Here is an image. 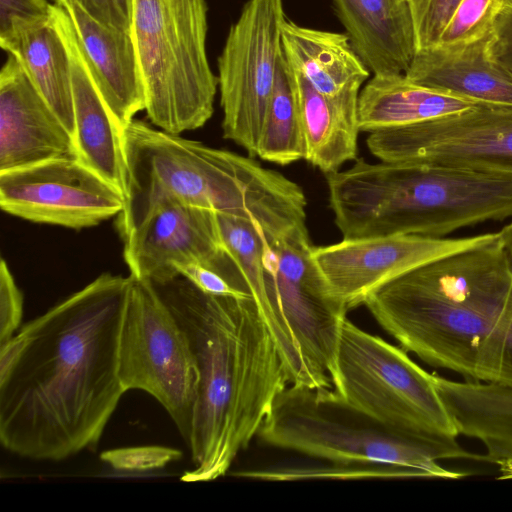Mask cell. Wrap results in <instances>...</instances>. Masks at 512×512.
I'll return each mask as SVG.
<instances>
[{
  "mask_svg": "<svg viewBox=\"0 0 512 512\" xmlns=\"http://www.w3.org/2000/svg\"><path fill=\"white\" fill-rule=\"evenodd\" d=\"M363 305L427 364L468 381L512 386V262L499 231L393 279Z\"/></svg>",
  "mask_w": 512,
  "mask_h": 512,
  "instance_id": "obj_2",
  "label": "cell"
},
{
  "mask_svg": "<svg viewBox=\"0 0 512 512\" xmlns=\"http://www.w3.org/2000/svg\"><path fill=\"white\" fill-rule=\"evenodd\" d=\"M174 269L200 290L218 296L250 297L234 289L215 271L197 263H176Z\"/></svg>",
  "mask_w": 512,
  "mask_h": 512,
  "instance_id": "obj_33",
  "label": "cell"
},
{
  "mask_svg": "<svg viewBox=\"0 0 512 512\" xmlns=\"http://www.w3.org/2000/svg\"><path fill=\"white\" fill-rule=\"evenodd\" d=\"M490 34L418 50L405 76L420 86L476 102L512 104V77L489 56Z\"/></svg>",
  "mask_w": 512,
  "mask_h": 512,
  "instance_id": "obj_18",
  "label": "cell"
},
{
  "mask_svg": "<svg viewBox=\"0 0 512 512\" xmlns=\"http://www.w3.org/2000/svg\"><path fill=\"white\" fill-rule=\"evenodd\" d=\"M257 437L264 443L332 462H380L410 467L426 478L459 479L441 460L481 461L457 446L399 436L347 403L332 388L289 384L276 398Z\"/></svg>",
  "mask_w": 512,
  "mask_h": 512,
  "instance_id": "obj_6",
  "label": "cell"
},
{
  "mask_svg": "<svg viewBox=\"0 0 512 512\" xmlns=\"http://www.w3.org/2000/svg\"><path fill=\"white\" fill-rule=\"evenodd\" d=\"M462 0H407L417 51L436 46Z\"/></svg>",
  "mask_w": 512,
  "mask_h": 512,
  "instance_id": "obj_28",
  "label": "cell"
},
{
  "mask_svg": "<svg viewBox=\"0 0 512 512\" xmlns=\"http://www.w3.org/2000/svg\"><path fill=\"white\" fill-rule=\"evenodd\" d=\"M283 0H248L218 57L223 137L257 156L281 54Z\"/></svg>",
  "mask_w": 512,
  "mask_h": 512,
  "instance_id": "obj_10",
  "label": "cell"
},
{
  "mask_svg": "<svg viewBox=\"0 0 512 512\" xmlns=\"http://www.w3.org/2000/svg\"><path fill=\"white\" fill-rule=\"evenodd\" d=\"M205 0H132L131 33L145 88V111L179 135L212 117L218 78L210 68Z\"/></svg>",
  "mask_w": 512,
  "mask_h": 512,
  "instance_id": "obj_7",
  "label": "cell"
},
{
  "mask_svg": "<svg viewBox=\"0 0 512 512\" xmlns=\"http://www.w3.org/2000/svg\"><path fill=\"white\" fill-rule=\"evenodd\" d=\"M69 15L95 84L122 133L145 110V88L131 32L103 24L76 0H53Z\"/></svg>",
  "mask_w": 512,
  "mask_h": 512,
  "instance_id": "obj_16",
  "label": "cell"
},
{
  "mask_svg": "<svg viewBox=\"0 0 512 512\" xmlns=\"http://www.w3.org/2000/svg\"><path fill=\"white\" fill-rule=\"evenodd\" d=\"M99 22L131 32L132 0H76Z\"/></svg>",
  "mask_w": 512,
  "mask_h": 512,
  "instance_id": "obj_34",
  "label": "cell"
},
{
  "mask_svg": "<svg viewBox=\"0 0 512 512\" xmlns=\"http://www.w3.org/2000/svg\"><path fill=\"white\" fill-rule=\"evenodd\" d=\"M380 161L512 174V104L476 102L428 121L369 133Z\"/></svg>",
  "mask_w": 512,
  "mask_h": 512,
  "instance_id": "obj_11",
  "label": "cell"
},
{
  "mask_svg": "<svg viewBox=\"0 0 512 512\" xmlns=\"http://www.w3.org/2000/svg\"><path fill=\"white\" fill-rule=\"evenodd\" d=\"M475 103L415 84L405 74L373 75L359 93L358 128L371 133L408 126L466 110Z\"/></svg>",
  "mask_w": 512,
  "mask_h": 512,
  "instance_id": "obj_24",
  "label": "cell"
},
{
  "mask_svg": "<svg viewBox=\"0 0 512 512\" xmlns=\"http://www.w3.org/2000/svg\"><path fill=\"white\" fill-rule=\"evenodd\" d=\"M123 239L158 206L176 202L250 222L268 241L306 225L302 188L253 157L213 148L133 119L123 130Z\"/></svg>",
  "mask_w": 512,
  "mask_h": 512,
  "instance_id": "obj_4",
  "label": "cell"
},
{
  "mask_svg": "<svg viewBox=\"0 0 512 512\" xmlns=\"http://www.w3.org/2000/svg\"><path fill=\"white\" fill-rule=\"evenodd\" d=\"M235 476L263 480L283 481L314 478L360 479V478H414L425 477L416 469L380 462H332L320 465L282 467L273 469L246 470Z\"/></svg>",
  "mask_w": 512,
  "mask_h": 512,
  "instance_id": "obj_26",
  "label": "cell"
},
{
  "mask_svg": "<svg viewBox=\"0 0 512 512\" xmlns=\"http://www.w3.org/2000/svg\"><path fill=\"white\" fill-rule=\"evenodd\" d=\"M0 45L21 64L37 90L74 136L70 55L57 5L45 19L21 25L0 38Z\"/></svg>",
  "mask_w": 512,
  "mask_h": 512,
  "instance_id": "obj_22",
  "label": "cell"
},
{
  "mask_svg": "<svg viewBox=\"0 0 512 512\" xmlns=\"http://www.w3.org/2000/svg\"><path fill=\"white\" fill-rule=\"evenodd\" d=\"M499 235L500 240L507 250L512 262V218L510 222L499 231Z\"/></svg>",
  "mask_w": 512,
  "mask_h": 512,
  "instance_id": "obj_35",
  "label": "cell"
},
{
  "mask_svg": "<svg viewBox=\"0 0 512 512\" xmlns=\"http://www.w3.org/2000/svg\"><path fill=\"white\" fill-rule=\"evenodd\" d=\"M504 3L505 0H462L438 44L466 43L489 35Z\"/></svg>",
  "mask_w": 512,
  "mask_h": 512,
  "instance_id": "obj_27",
  "label": "cell"
},
{
  "mask_svg": "<svg viewBox=\"0 0 512 512\" xmlns=\"http://www.w3.org/2000/svg\"><path fill=\"white\" fill-rule=\"evenodd\" d=\"M343 238L420 235L512 218V174L357 158L325 175Z\"/></svg>",
  "mask_w": 512,
  "mask_h": 512,
  "instance_id": "obj_5",
  "label": "cell"
},
{
  "mask_svg": "<svg viewBox=\"0 0 512 512\" xmlns=\"http://www.w3.org/2000/svg\"><path fill=\"white\" fill-rule=\"evenodd\" d=\"M497 236L498 232L459 238L403 234L343 238L326 246L313 245L311 256L330 293L350 310L393 279Z\"/></svg>",
  "mask_w": 512,
  "mask_h": 512,
  "instance_id": "obj_13",
  "label": "cell"
},
{
  "mask_svg": "<svg viewBox=\"0 0 512 512\" xmlns=\"http://www.w3.org/2000/svg\"><path fill=\"white\" fill-rule=\"evenodd\" d=\"M353 48L372 75L405 74L416 52L404 0H330Z\"/></svg>",
  "mask_w": 512,
  "mask_h": 512,
  "instance_id": "obj_19",
  "label": "cell"
},
{
  "mask_svg": "<svg viewBox=\"0 0 512 512\" xmlns=\"http://www.w3.org/2000/svg\"><path fill=\"white\" fill-rule=\"evenodd\" d=\"M57 14L70 55L74 140L78 158L125 196L122 131L95 84L69 15L59 5Z\"/></svg>",
  "mask_w": 512,
  "mask_h": 512,
  "instance_id": "obj_17",
  "label": "cell"
},
{
  "mask_svg": "<svg viewBox=\"0 0 512 512\" xmlns=\"http://www.w3.org/2000/svg\"><path fill=\"white\" fill-rule=\"evenodd\" d=\"M130 276L119 337L121 383L126 392L153 396L188 444L198 382L189 339L155 286Z\"/></svg>",
  "mask_w": 512,
  "mask_h": 512,
  "instance_id": "obj_9",
  "label": "cell"
},
{
  "mask_svg": "<svg viewBox=\"0 0 512 512\" xmlns=\"http://www.w3.org/2000/svg\"><path fill=\"white\" fill-rule=\"evenodd\" d=\"M281 48L287 64L329 98L359 94L371 73L345 33L301 26L286 18Z\"/></svg>",
  "mask_w": 512,
  "mask_h": 512,
  "instance_id": "obj_21",
  "label": "cell"
},
{
  "mask_svg": "<svg viewBox=\"0 0 512 512\" xmlns=\"http://www.w3.org/2000/svg\"><path fill=\"white\" fill-rule=\"evenodd\" d=\"M23 316V294L7 262L0 263V347L14 337Z\"/></svg>",
  "mask_w": 512,
  "mask_h": 512,
  "instance_id": "obj_30",
  "label": "cell"
},
{
  "mask_svg": "<svg viewBox=\"0 0 512 512\" xmlns=\"http://www.w3.org/2000/svg\"><path fill=\"white\" fill-rule=\"evenodd\" d=\"M488 52L491 59L512 77V0H505L496 18Z\"/></svg>",
  "mask_w": 512,
  "mask_h": 512,
  "instance_id": "obj_32",
  "label": "cell"
},
{
  "mask_svg": "<svg viewBox=\"0 0 512 512\" xmlns=\"http://www.w3.org/2000/svg\"><path fill=\"white\" fill-rule=\"evenodd\" d=\"M434 376L458 434L484 445L483 461L512 458V386Z\"/></svg>",
  "mask_w": 512,
  "mask_h": 512,
  "instance_id": "obj_23",
  "label": "cell"
},
{
  "mask_svg": "<svg viewBox=\"0 0 512 512\" xmlns=\"http://www.w3.org/2000/svg\"><path fill=\"white\" fill-rule=\"evenodd\" d=\"M282 49V48H281ZM283 63L295 99L305 143V160L324 175L355 161L358 154L359 94L329 98Z\"/></svg>",
  "mask_w": 512,
  "mask_h": 512,
  "instance_id": "obj_20",
  "label": "cell"
},
{
  "mask_svg": "<svg viewBox=\"0 0 512 512\" xmlns=\"http://www.w3.org/2000/svg\"><path fill=\"white\" fill-rule=\"evenodd\" d=\"M130 275L161 284L180 275L176 263H197L249 296L239 269L227 253L216 213L176 202L155 208L123 239Z\"/></svg>",
  "mask_w": 512,
  "mask_h": 512,
  "instance_id": "obj_14",
  "label": "cell"
},
{
  "mask_svg": "<svg viewBox=\"0 0 512 512\" xmlns=\"http://www.w3.org/2000/svg\"><path fill=\"white\" fill-rule=\"evenodd\" d=\"M334 390L351 406L393 433L457 446L459 436L434 374L395 346L343 320L335 356Z\"/></svg>",
  "mask_w": 512,
  "mask_h": 512,
  "instance_id": "obj_8",
  "label": "cell"
},
{
  "mask_svg": "<svg viewBox=\"0 0 512 512\" xmlns=\"http://www.w3.org/2000/svg\"><path fill=\"white\" fill-rule=\"evenodd\" d=\"M496 465L498 466L500 472V475L497 477L498 479H512V458L503 460Z\"/></svg>",
  "mask_w": 512,
  "mask_h": 512,
  "instance_id": "obj_36",
  "label": "cell"
},
{
  "mask_svg": "<svg viewBox=\"0 0 512 512\" xmlns=\"http://www.w3.org/2000/svg\"><path fill=\"white\" fill-rule=\"evenodd\" d=\"M52 9L47 0H0V38L21 25L48 18Z\"/></svg>",
  "mask_w": 512,
  "mask_h": 512,
  "instance_id": "obj_31",
  "label": "cell"
},
{
  "mask_svg": "<svg viewBox=\"0 0 512 512\" xmlns=\"http://www.w3.org/2000/svg\"><path fill=\"white\" fill-rule=\"evenodd\" d=\"M0 206L31 222L79 230L118 216L125 196L79 159L61 158L1 172Z\"/></svg>",
  "mask_w": 512,
  "mask_h": 512,
  "instance_id": "obj_12",
  "label": "cell"
},
{
  "mask_svg": "<svg viewBox=\"0 0 512 512\" xmlns=\"http://www.w3.org/2000/svg\"><path fill=\"white\" fill-rule=\"evenodd\" d=\"M78 158L74 136L11 54L0 72V173Z\"/></svg>",
  "mask_w": 512,
  "mask_h": 512,
  "instance_id": "obj_15",
  "label": "cell"
},
{
  "mask_svg": "<svg viewBox=\"0 0 512 512\" xmlns=\"http://www.w3.org/2000/svg\"><path fill=\"white\" fill-rule=\"evenodd\" d=\"M404 1H407V0H404Z\"/></svg>",
  "mask_w": 512,
  "mask_h": 512,
  "instance_id": "obj_37",
  "label": "cell"
},
{
  "mask_svg": "<svg viewBox=\"0 0 512 512\" xmlns=\"http://www.w3.org/2000/svg\"><path fill=\"white\" fill-rule=\"evenodd\" d=\"M131 276L103 273L0 347V441L60 461L94 450L126 392L119 337Z\"/></svg>",
  "mask_w": 512,
  "mask_h": 512,
  "instance_id": "obj_1",
  "label": "cell"
},
{
  "mask_svg": "<svg viewBox=\"0 0 512 512\" xmlns=\"http://www.w3.org/2000/svg\"><path fill=\"white\" fill-rule=\"evenodd\" d=\"M185 331L198 382L183 482L227 473L290 384L275 341L251 297L208 294L182 276L152 283Z\"/></svg>",
  "mask_w": 512,
  "mask_h": 512,
  "instance_id": "obj_3",
  "label": "cell"
},
{
  "mask_svg": "<svg viewBox=\"0 0 512 512\" xmlns=\"http://www.w3.org/2000/svg\"><path fill=\"white\" fill-rule=\"evenodd\" d=\"M181 457L180 450L160 445L115 448L100 454V459L112 469L125 472L160 469Z\"/></svg>",
  "mask_w": 512,
  "mask_h": 512,
  "instance_id": "obj_29",
  "label": "cell"
},
{
  "mask_svg": "<svg viewBox=\"0 0 512 512\" xmlns=\"http://www.w3.org/2000/svg\"><path fill=\"white\" fill-rule=\"evenodd\" d=\"M257 156L281 166L305 158V143L295 99L282 59L265 114Z\"/></svg>",
  "mask_w": 512,
  "mask_h": 512,
  "instance_id": "obj_25",
  "label": "cell"
}]
</instances>
